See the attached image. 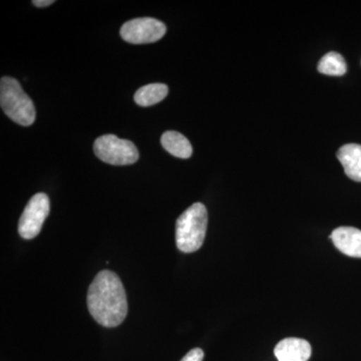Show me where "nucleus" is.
I'll list each match as a JSON object with an SVG mask.
<instances>
[{"label": "nucleus", "mask_w": 361, "mask_h": 361, "mask_svg": "<svg viewBox=\"0 0 361 361\" xmlns=\"http://www.w3.org/2000/svg\"><path fill=\"white\" fill-rule=\"evenodd\" d=\"M90 315L104 327H116L128 314V301L122 281L110 270L101 271L90 284L87 297Z\"/></svg>", "instance_id": "nucleus-1"}, {"label": "nucleus", "mask_w": 361, "mask_h": 361, "mask_svg": "<svg viewBox=\"0 0 361 361\" xmlns=\"http://www.w3.org/2000/svg\"><path fill=\"white\" fill-rule=\"evenodd\" d=\"M208 213L202 203H195L176 222V244L183 253L198 251L205 240Z\"/></svg>", "instance_id": "nucleus-2"}, {"label": "nucleus", "mask_w": 361, "mask_h": 361, "mask_svg": "<svg viewBox=\"0 0 361 361\" xmlns=\"http://www.w3.org/2000/svg\"><path fill=\"white\" fill-rule=\"evenodd\" d=\"M0 104L4 114L18 125L28 127L35 123V104L16 78L4 77L0 80Z\"/></svg>", "instance_id": "nucleus-3"}, {"label": "nucleus", "mask_w": 361, "mask_h": 361, "mask_svg": "<svg viewBox=\"0 0 361 361\" xmlns=\"http://www.w3.org/2000/svg\"><path fill=\"white\" fill-rule=\"evenodd\" d=\"M94 151L99 160L114 166L132 165L139 160L140 157L135 144L115 135L97 137L94 144Z\"/></svg>", "instance_id": "nucleus-4"}, {"label": "nucleus", "mask_w": 361, "mask_h": 361, "mask_svg": "<svg viewBox=\"0 0 361 361\" xmlns=\"http://www.w3.org/2000/svg\"><path fill=\"white\" fill-rule=\"evenodd\" d=\"M49 208L51 204L47 194H35L30 199L18 223V233L23 239H33L39 234L42 225L49 216Z\"/></svg>", "instance_id": "nucleus-5"}, {"label": "nucleus", "mask_w": 361, "mask_h": 361, "mask_svg": "<svg viewBox=\"0 0 361 361\" xmlns=\"http://www.w3.org/2000/svg\"><path fill=\"white\" fill-rule=\"evenodd\" d=\"M167 32L161 21L152 18H135L127 21L121 28V37L133 44H152L158 42Z\"/></svg>", "instance_id": "nucleus-6"}, {"label": "nucleus", "mask_w": 361, "mask_h": 361, "mask_svg": "<svg viewBox=\"0 0 361 361\" xmlns=\"http://www.w3.org/2000/svg\"><path fill=\"white\" fill-rule=\"evenodd\" d=\"M312 348L310 342L302 338L288 337L278 342L274 355L278 361H308Z\"/></svg>", "instance_id": "nucleus-7"}, {"label": "nucleus", "mask_w": 361, "mask_h": 361, "mask_svg": "<svg viewBox=\"0 0 361 361\" xmlns=\"http://www.w3.org/2000/svg\"><path fill=\"white\" fill-rule=\"evenodd\" d=\"M329 238L344 255L361 258V230L353 227L336 228Z\"/></svg>", "instance_id": "nucleus-8"}, {"label": "nucleus", "mask_w": 361, "mask_h": 361, "mask_svg": "<svg viewBox=\"0 0 361 361\" xmlns=\"http://www.w3.org/2000/svg\"><path fill=\"white\" fill-rule=\"evenodd\" d=\"M346 176L355 182H361V145L348 144L337 152Z\"/></svg>", "instance_id": "nucleus-9"}, {"label": "nucleus", "mask_w": 361, "mask_h": 361, "mask_svg": "<svg viewBox=\"0 0 361 361\" xmlns=\"http://www.w3.org/2000/svg\"><path fill=\"white\" fill-rule=\"evenodd\" d=\"M161 146L171 155L180 159H189L193 154L191 142L184 135L175 130L164 133L161 137Z\"/></svg>", "instance_id": "nucleus-10"}, {"label": "nucleus", "mask_w": 361, "mask_h": 361, "mask_svg": "<svg viewBox=\"0 0 361 361\" xmlns=\"http://www.w3.org/2000/svg\"><path fill=\"white\" fill-rule=\"evenodd\" d=\"M169 89L164 84L144 85L135 94V102L141 106H151L160 103L167 97Z\"/></svg>", "instance_id": "nucleus-11"}, {"label": "nucleus", "mask_w": 361, "mask_h": 361, "mask_svg": "<svg viewBox=\"0 0 361 361\" xmlns=\"http://www.w3.org/2000/svg\"><path fill=\"white\" fill-rule=\"evenodd\" d=\"M317 68L318 71L323 75L341 77L345 75L348 66L341 54L338 52L330 51L320 59Z\"/></svg>", "instance_id": "nucleus-12"}, {"label": "nucleus", "mask_w": 361, "mask_h": 361, "mask_svg": "<svg viewBox=\"0 0 361 361\" xmlns=\"http://www.w3.org/2000/svg\"><path fill=\"white\" fill-rule=\"evenodd\" d=\"M204 351L201 348H194L190 350L180 361H203Z\"/></svg>", "instance_id": "nucleus-13"}, {"label": "nucleus", "mask_w": 361, "mask_h": 361, "mask_svg": "<svg viewBox=\"0 0 361 361\" xmlns=\"http://www.w3.org/2000/svg\"><path fill=\"white\" fill-rule=\"evenodd\" d=\"M32 4L37 7H47L54 4V0H35V1H32Z\"/></svg>", "instance_id": "nucleus-14"}]
</instances>
